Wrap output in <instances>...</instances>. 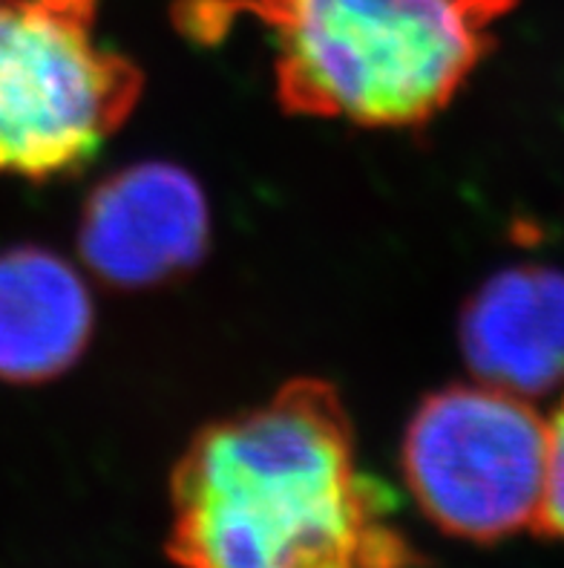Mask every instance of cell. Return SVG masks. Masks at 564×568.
Here are the masks:
<instances>
[{"label":"cell","instance_id":"cell-4","mask_svg":"<svg viewBox=\"0 0 564 568\" xmlns=\"http://www.w3.org/2000/svg\"><path fill=\"white\" fill-rule=\"evenodd\" d=\"M547 422L510 389L452 384L421 402L403 436V476L441 531L495 542L536 528Z\"/></svg>","mask_w":564,"mask_h":568},{"label":"cell","instance_id":"cell-3","mask_svg":"<svg viewBox=\"0 0 564 568\" xmlns=\"http://www.w3.org/2000/svg\"><path fill=\"white\" fill-rule=\"evenodd\" d=\"M142 90L144 72L99 41V0H0V173L84 171Z\"/></svg>","mask_w":564,"mask_h":568},{"label":"cell","instance_id":"cell-8","mask_svg":"<svg viewBox=\"0 0 564 568\" xmlns=\"http://www.w3.org/2000/svg\"><path fill=\"white\" fill-rule=\"evenodd\" d=\"M536 531L564 542V398L547 422V470Z\"/></svg>","mask_w":564,"mask_h":568},{"label":"cell","instance_id":"cell-2","mask_svg":"<svg viewBox=\"0 0 564 568\" xmlns=\"http://www.w3.org/2000/svg\"><path fill=\"white\" fill-rule=\"evenodd\" d=\"M515 0H182L187 38L219 41L236 14L274 41L279 108L360 128H423L495 47Z\"/></svg>","mask_w":564,"mask_h":568},{"label":"cell","instance_id":"cell-5","mask_svg":"<svg viewBox=\"0 0 564 568\" xmlns=\"http://www.w3.org/2000/svg\"><path fill=\"white\" fill-rule=\"evenodd\" d=\"M211 211L199 182L180 165L139 162L95 187L79 225L86 268L119 288L180 277L205 257Z\"/></svg>","mask_w":564,"mask_h":568},{"label":"cell","instance_id":"cell-1","mask_svg":"<svg viewBox=\"0 0 564 568\" xmlns=\"http://www.w3.org/2000/svg\"><path fill=\"white\" fill-rule=\"evenodd\" d=\"M171 508L180 568H412L418 557L322 378L202 427L173 468Z\"/></svg>","mask_w":564,"mask_h":568},{"label":"cell","instance_id":"cell-6","mask_svg":"<svg viewBox=\"0 0 564 568\" xmlns=\"http://www.w3.org/2000/svg\"><path fill=\"white\" fill-rule=\"evenodd\" d=\"M461 353L475 382L544 396L564 382V272L515 266L466 301Z\"/></svg>","mask_w":564,"mask_h":568},{"label":"cell","instance_id":"cell-7","mask_svg":"<svg viewBox=\"0 0 564 568\" xmlns=\"http://www.w3.org/2000/svg\"><path fill=\"white\" fill-rule=\"evenodd\" d=\"M95 312L81 274L58 254L0 252V378L50 382L84 355Z\"/></svg>","mask_w":564,"mask_h":568}]
</instances>
